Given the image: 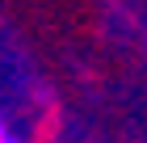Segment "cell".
<instances>
[{
	"label": "cell",
	"instance_id": "7a4b0ae2",
	"mask_svg": "<svg viewBox=\"0 0 147 143\" xmlns=\"http://www.w3.org/2000/svg\"><path fill=\"white\" fill-rule=\"evenodd\" d=\"M4 135H9V126H4V118H0V139H4Z\"/></svg>",
	"mask_w": 147,
	"mask_h": 143
},
{
	"label": "cell",
	"instance_id": "6da1fadb",
	"mask_svg": "<svg viewBox=\"0 0 147 143\" xmlns=\"http://www.w3.org/2000/svg\"><path fill=\"white\" fill-rule=\"evenodd\" d=\"M0 143H21V139H17V135H13V131H9V135H4V139H0Z\"/></svg>",
	"mask_w": 147,
	"mask_h": 143
}]
</instances>
